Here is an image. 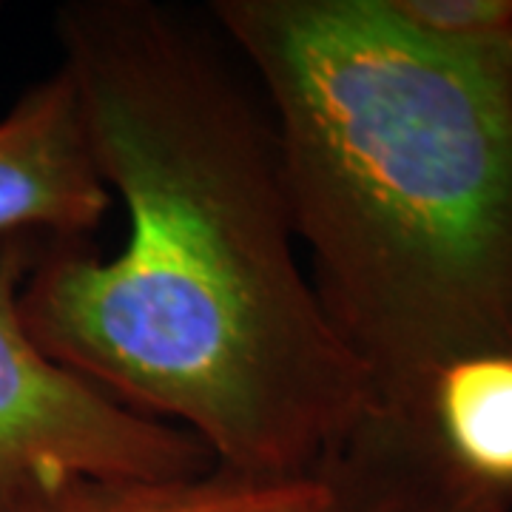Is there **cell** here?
<instances>
[{"label": "cell", "mask_w": 512, "mask_h": 512, "mask_svg": "<svg viewBox=\"0 0 512 512\" xmlns=\"http://www.w3.org/2000/svg\"><path fill=\"white\" fill-rule=\"evenodd\" d=\"M205 18L154 0L57 12L128 237L111 259L35 254L20 316L49 359L188 430L217 467L316 476L376 402L302 268L268 103Z\"/></svg>", "instance_id": "cell-1"}, {"label": "cell", "mask_w": 512, "mask_h": 512, "mask_svg": "<svg viewBox=\"0 0 512 512\" xmlns=\"http://www.w3.org/2000/svg\"><path fill=\"white\" fill-rule=\"evenodd\" d=\"M427 413L458 470L512 495V350L450 362L430 384Z\"/></svg>", "instance_id": "cell-6"}, {"label": "cell", "mask_w": 512, "mask_h": 512, "mask_svg": "<svg viewBox=\"0 0 512 512\" xmlns=\"http://www.w3.org/2000/svg\"><path fill=\"white\" fill-rule=\"evenodd\" d=\"M109 208L80 100L57 66L0 120V239L80 242Z\"/></svg>", "instance_id": "cell-4"}, {"label": "cell", "mask_w": 512, "mask_h": 512, "mask_svg": "<svg viewBox=\"0 0 512 512\" xmlns=\"http://www.w3.org/2000/svg\"><path fill=\"white\" fill-rule=\"evenodd\" d=\"M32 259L20 239L0 248V512H40L80 481L211 470L214 456L197 436L131 410L37 348L20 316Z\"/></svg>", "instance_id": "cell-3"}, {"label": "cell", "mask_w": 512, "mask_h": 512, "mask_svg": "<svg viewBox=\"0 0 512 512\" xmlns=\"http://www.w3.org/2000/svg\"><path fill=\"white\" fill-rule=\"evenodd\" d=\"M316 476H248L225 467L160 481H80L40 512H319Z\"/></svg>", "instance_id": "cell-7"}, {"label": "cell", "mask_w": 512, "mask_h": 512, "mask_svg": "<svg viewBox=\"0 0 512 512\" xmlns=\"http://www.w3.org/2000/svg\"><path fill=\"white\" fill-rule=\"evenodd\" d=\"M262 92L316 299L373 402L427 410L512 350V49L410 35L382 0H214Z\"/></svg>", "instance_id": "cell-2"}, {"label": "cell", "mask_w": 512, "mask_h": 512, "mask_svg": "<svg viewBox=\"0 0 512 512\" xmlns=\"http://www.w3.org/2000/svg\"><path fill=\"white\" fill-rule=\"evenodd\" d=\"M382 6L410 35L450 52L512 49V0H382Z\"/></svg>", "instance_id": "cell-8"}, {"label": "cell", "mask_w": 512, "mask_h": 512, "mask_svg": "<svg viewBox=\"0 0 512 512\" xmlns=\"http://www.w3.org/2000/svg\"><path fill=\"white\" fill-rule=\"evenodd\" d=\"M319 512H512L444 453L427 410L373 404L316 470Z\"/></svg>", "instance_id": "cell-5"}]
</instances>
